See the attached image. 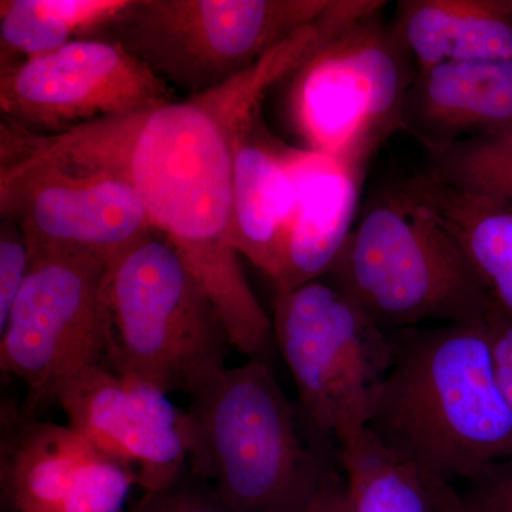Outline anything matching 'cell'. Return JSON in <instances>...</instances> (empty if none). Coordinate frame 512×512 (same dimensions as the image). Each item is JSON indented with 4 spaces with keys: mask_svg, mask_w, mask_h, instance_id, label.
Returning <instances> with one entry per match:
<instances>
[{
    "mask_svg": "<svg viewBox=\"0 0 512 512\" xmlns=\"http://www.w3.org/2000/svg\"><path fill=\"white\" fill-rule=\"evenodd\" d=\"M272 332L313 429H365L393 360L390 333L325 279L276 295Z\"/></svg>",
    "mask_w": 512,
    "mask_h": 512,
    "instance_id": "obj_8",
    "label": "cell"
},
{
    "mask_svg": "<svg viewBox=\"0 0 512 512\" xmlns=\"http://www.w3.org/2000/svg\"><path fill=\"white\" fill-rule=\"evenodd\" d=\"M56 404L69 426L133 471L143 493L167 490L190 471L194 421L153 384L96 363L64 384Z\"/></svg>",
    "mask_w": 512,
    "mask_h": 512,
    "instance_id": "obj_12",
    "label": "cell"
},
{
    "mask_svg": "<svg viewBox=\"0 0 512 512\" xmlns=\"http://www.w3.org/2000/svg\"><path fill=\"white\" fill-rule=\"evenodd\" d=\"M417 72L447 62L512 59L510 0H407L393 25Z\"/></svg>",
    "mask_w": 512,
    "mask_h": 512,
    "instance_id": "obj_17",
    "label": "cell"
},
{
    "mask_svg": "<svg viewBox=\"0 0 512 512\" xmlns=\"http://www.w3.org/2000/svg\"><path fill=\"white\" fill-rule=\"evenodd\" d=\"M427 174L512 207V124L431 153Z\"/></svg>",
    "mask_w": 512,
    "mask_h": 512,
    "instance_id": "obj_20",
    "label": "cell"
},
{
    "mask_svg": "<svg viewBox=\"0 0 512 512\" xmlns=\"http://www.w3.org/2000/svg\"><path fill=\"white\" fill-rule=\"evenodd\" d=\"M433 512H464L458 497L453 494L441 495L433 504Z\"/></svg>",
    "mask_w": 512,
    "mask_h": 512,
    "instance_id": "obj_26",
    "label": "cell"
},
{
    "mask_svg": "<svg viewBox=\"0 0 512 512\" xmlns=\"http://www.w3.org/2000/svg\"><path fill=\"white\" fill-rule=\"evenodd\" d=\"M299 153L266 130L261 109L245 124L235 148L232 244L272 282L298 201Z\"/></svg>",
    "mask_w": 512,
    "mask_h": 512,
    "instance_id": "obj_15",
    "label": "cell"
},
{
    "mask_svg": "<svg viewBox=\"0 0 512 512\" xmlns=\"http://www.w3.org/2000/svg\"><path fill=\"white\" fill-rule=\"evenodd\" d=\"M175 92L126 47L84 37L0 72L2 119L37 134H59L156 109Z\"/></svg>",
    "mask_w": 512,
    "mask_h": 512,
    "instance_id": "obj_11",
    "label": "cell"
},
{
    "mask_svg": "<svg viewBox=\"0 0 512 512\" xmlns=\"http://www.w3.org/2000/svg\"><path fill=\"white\" fill-rule=\"evenodd\" d=\"M389 333L392 365L367 429L421 476L454 485L511 458L512 412L485 318Z\"/></svg>",
    "mask_w": 512,
    "mask_h": 512,
    "instance_id": "obj_2",
    "label": "cell"
},
{
    "mask_svg": "<svg viewBox=\"0 0 512 512\" xmlns=\"http://www.w3.org/2000/svg\"><path fill=\"white\" fill-rule=\"evenodd\" d=\"M0 214L30 248L84 252L109 264L157 232L120 175L33 153L0 160Z\"/></svg>",
    "mask_w": 512,
    "mask_h": 512,
    "instance_id": "obj_10",
    "label": "cell"
},
{
    "mask_svg": "<svg viewBox=\"0 0 512 512\" xmlns=\"http://www.w3.org/2000/svg\"><path fill=\"white\" fill-rule=\"evenodd\" d=\"M190 471L237 512H302L330 466L305 447L265 359L227 367L190 397Z\"/></svg>",
    "mask_w": 512,
    "mask_h": 512,
    "instance_id": "obj_3",
    "label": "cell"
},
{
    "mask_svg": "<svg viewBox=\"0 0 512 512\" xmlns=\"http://www.w3.org/2000/svg\"><path fill=\"white\" fill-rule=\"evenodd\" d=\"M510 3H511V8H512V0H510Z\"/></svg>",
    "mask_w": 512,
    "mask_h": 512,
    "instance_id": "obj_27",
    "label": "cell"
},
{
    "mask_svg": "<svg viewBox=\"0 0 512 512\" xmlns=\"http://www.w3.org/2000/svg\"><path fill=\"white\" fill-rule=\"evenodd\" d=\"M130 0H2L0 72L101 32Z\"/></svg>",
    "mask_w": 512,
    "mask_h": 512,
    "instance_id": "obj_19",
    "label": "cell"
},
{
    "mask_svg": "<svg viewBox=\"0 0 512 512\" xmlns=\"http://www.w3.org/2000/svg\"><path fill=\"white\" fill-rule=\"evenodd\" d=\"M335 0H130L101 32L185 96L247 72Z\"/></svg>",
    "mask_w": 512,
    "mask_h": 512,
    "instance_id": "obj_6",
    "label": "cell"
},
{
    "mask_svg": "<svg viewBox=\"0 0 512 512\" xmlns=\"http://www.w3.org/2000/svg\"><path fill=\"white\" fill-rule=\"evenodd\" d=\"M413 56L380 13L320 46L288 77L289 111L308 150L366 165L384 138L403 130Z\"/></svg>",
    "mask_w": 512,
    "mask_h": 512,
    "instance_id": "obj_7",
    "label": "cell"
},
{
    "mask_svg": "<svg viewBox=\"0 0 512 512\" xmlns=\"http://www.w3.org/2000/svg\"><path fill=\"white\" fill-rule=\"evenodd\" d=\"M466 255L491 309L512 319V207L420 173L400 181Z\"/></svg>",
    "mask_w": 512,
    "mask_h": 512,
    "instance_id": "obj_18",
    "label": "cell"
},
{
    "mask_svg": "<svg viewBox=\"0 0 512 512\" xmlns=\"http://www.w3.org/2000/svg\"><path fill=\"white\" fill-rule=\"evenodd\" d=\"M3 497L16 512H123L137 478L72 426L22 417L3 441Z\"/></svg>",
    "mask_w": 512,
    "mask_h": 512,
    "instance_id": "obj_13",
    "label": "cell"
},
{
    "mask_svg": "<svg viewBox=\"0 0 512 512\" xmlns=\"http://www.w3.org/2000/svg\"><path fill=\"white\" fill-rule=\"evenodd\" d=\"M323 279L386 332L483 319L491 309L456 239L399 183L363 211Z\"/></svg>",
    "mask_w": 512,
    "mask_h": 512,
    "instance_id": "obj_4",
    "label": "cell"
},
{
    "mask_svg": "<svg viewBox=\"0 0 512 512\" xmlns=\"http://www.w3.org/2000/svg\"><path fill=\"white\" fill-rule=\"evenodd\" d=\"M495 375L512 412V319L490 309L485 316Z\"/></svg>",
    "mask_w": 512,
    "mask_h": 512,
    "instance_id": "obj_24",
    "label": "cell"
},
{
    "mask_svg": "<svg viewBox=\"0 0 512 512\" xmlns=\"http://www.w3.org/2000/svg\"><path fill=\"white\" fill-rule=\"evenodd\" d=\"M131 512H237L221 500L210 483L191 471L173 487L144 493Z\"/></svg>",
    "mask_w": 512,
    "mask_h": 512,
    "instance_id": "obj_21",
    "label": "cell"
},
{
    "mask_svg": "<svg viewBox=\"0 0 512 512\" xmlns=\"http://www.w3.org/2000/svg\"><path fill=\"white\" fill-rule=\"evenodd\" d=\"M464 512H512V457L483 468L458 490Z\"/></svg>",
    "mask_w": 512,
    "mask_h": 512,
    "instance_id": "obj_23",
    "label": "cell"
},
{
    "mask_svg": "<svg viewBox=\"0 0 512 512\" xmlns=\"http://www.w3.org/2000/svg\"><path fill=\"white\" fill-rule=\"evenodd\" d=\"M302 512H350L343 474L330 467Z\"/></svg>",
    "mask_w": 512,
    "mask_h": 512,
    "instance_id": "obj_25",
    "label": "cell"
},
{
    "mask_svg": "<svg viewBox=\"0 0 512 512\" xmlns=\"http://www.w3.org/2000/svg\"><path fill=\"white\" fill-rule=\"evenodd\" d=\"M30 249L28 279L0 326V367L28 390L25 419L56 404L77 373L106 362L111 340L109 262L84 252Z\"/></svg>",
    "mask_w": 512,
    "mask_h": 512,
    "instance_id": "obj_9",
    "label": "cell"
},
{
    "mask_svg": "<svg viewBox=\"0 0 512 512\" xmlns=\"http://www.w3.org/2000/svg\"><path fill=\"white\" fill-rule=\"evenodd\" d=\"M329 10L211 92L72 128L37 134L0 123V160L33 153L110 171L133 185L151 224L197 278L220 313L232 346L264 359L272 318L242 272L232 244V170L238 138L266 92L345 29Z\"/></svg>",
    "mask_w": 512,
    "mask_h": 512,
    "instance_id": "obj_1",
    "label": "cell"
},
{
    "mask_svg": "<svg viewBox=\"0 0 512 512\" xmlns=\"http://www.w3.org/2000/svg\"><path fill=\"white\" fill-rule=\"evenodd\" d=\"M512 124V59L447 62L417 72L402 127L429 153Z\"/></svg>",
    "mask_w": 512,
    "mask_h": 512,
    "instance_id": "obj_14",
    "label": "cell"
},
{
    "mask_svg": "<svg viewBox=\"0 0 512 512\" xmlns=\"http://www.w3.org/2000/svg\"><path fill=\"white\" fill-rule=\"evenodd\" d=\"M106 363L168 396H194L234 349L210 296L173 245L154 232L110 262Z\"/></svg>",
    "mask_w": 512,
    "mask_h": 512,
    "instance_id": "obj_5",
    "label": "cell"
},
{
    "mask_svg": "<svg viewBox=\"0 0 512 512\" xmlns=\"http://www.w3.org/2000/svg\"><path fill=\"white\" fill-rule=\"evenodd\" d=\"M365 165L301 150L298 201L282 245L276 295L325 278L356 224Z\"/></svg>",
    "mask_w": 512,
    "mask_h": 512,
    "instance_id": "obj_16",
    "label": "cell"
},
{
    "mask_svg": "<svg viewBox=\"0 0 512 512\" xmlns=\"http://www.w3.org/2000/svg\"><path fill=\"white\" fill-rule=\"evenodd\" d=\"M32 265V249L22 229L9 220L0 225V326L5 325Z\"/></svg>",
    "mask_w": 512,
    "mask_h": 512,
    "instance_id": "obj_22",
    "label": "cell"
}]
</instances>
